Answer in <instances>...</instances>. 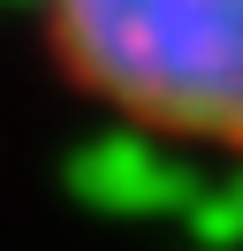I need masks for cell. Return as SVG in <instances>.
<instances>
[{"instance_id":"cell-1","label":"cell","mask_w":243,"mask_h":251,"mask_svg":"<svg viewBox=\"0 0 243 251\" xmlns=\"http://www.w3.org/2000/svg\"><path fill=\"white\" fill-rule=\"evenodd\" d=\"M30 23L84 107L243 160V0H30Z\"/></svg>"}]
</instances>
